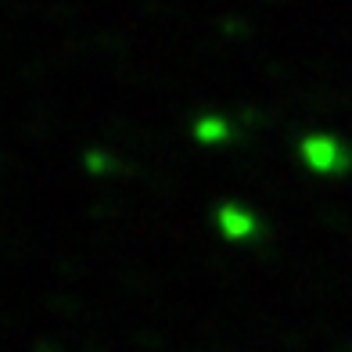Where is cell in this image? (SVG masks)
Here are the masks:
<instances>
[{"mask_svg": "<svg viewBox=\"0 0 352 352\" xmlns=\"http://www.w3.org/2000/svg\"><path fill=\"white\" fill-rule=\"evenodd\" d=\"M298 155H302V162H306V169L316 173V176H345L349 166H352V151L331 133L302 137Z\"/></svg>", "mask_w": 352, "mask_h": 352, "instance_id": "obj_1", "label": "cell"}, {"mask_svg": "<svg viewBox=\"0 0 352 352\" xmlns=\"http://www.w3.org/2000/svg\"><path fill=\"white\" fill-rule=\"evenodd\" d=\"M216 227L227 241H252V237L259 234V219H255V212L241 201H223L216 209Z\"/></svg>", "mask_w": 352, "mask_h": 352, "instance_id": "obj_2", "label": "cell"}]
</instances>
